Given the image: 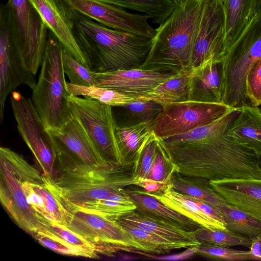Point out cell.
Instances as JSON below:
<instances>
[{"label":"cell","instance_id":"1","mask_svg":"<svg viewBox=\"0 0 261 261\" xmlns=\"http://www.w3.org/2000/svg\"><path fill=\"white\" fill-rule=\"evenodd\" d=\"M240 109L188 133L159 139L181 175L210 181L225 178H261L258 159L226 134Z\"/></svg>","mask_w":261,"mask_h":261},{"label":"cell","instance_id":"2","mask_svg":"<svg viewBox=\"0 0 261 261\" xmlns=\"http://www.w3.org/2000/svg\"><path fill=\"white\" fill-rule=\"evenodd\" d=\"M69 12L74 38L94 72L138 68L145 61L152 39L109 28L70 7Z\"/></svg>","mask_w":261,"mask_h":261},{"label":"cell","instance_id":"3","mask_svg":"<svg viewBox=\"0 0 261 261\" xmlns=\"http://www.w3.org/2000/svg\"><path fill=\"white\" fill-rule=\"evenodd\" d=\"M210 0H185L156 29L140 67L161 73H191L194 46Z\"/></svg>","mask_w":261,"mask_h":261},{"label":"cell","instance_id":"4","mask_svg":"<svg viewBox=\"0 0 261 261\" xmlns=\"http://www.w3.org/2000/svg\"><path fill=\"white\" fill-rule=\"evenodd\" d=\"M55 165V177L45 179L60 202L72 206L107 198L134 185L133 164L85 165L56 154Z\"/></svg>","mask_w":261,"mask_h":261},{"label":"cell","instance_id":"5","mask_svg":"<svg viewBox=\"0 0 261 261\" xmlns=\"http://www.w3.org/2000/svg\"><path fill=\"white\" fill-rule=\"evenodd\" d=\"M63 45L49 30L38 81L32 101L47 130H58L72 117L62 62Z\"/></svg>","mask_w":261,"mask_h":261},{"label":"cell","instance_id":"6","mask_svg":"<svg viewBox=\"0 0 261 261\" xmlns=\"http://www.w3.org/2000/svg\"><path fill=\"white\" fill-rule=\"evenodd\" d=\"M0 16L5 19L9 37L23 63L35 75L45 53L48 27L29 0H8L1 5Z\"/></svg>","mask_w":261,"mask_h":261},{"label":"cell","instance_id":"7","mask_svg":"<svg viewBox=\"0 0 261 261\" xmlns=\"http://www.w3.org/2000/svg\"><path fill=\"white\" fill-rule=\"evenodd\" d=\"M34 168L20 154L1 147V202L16 223L30 235L48 223L28 203L22 188V181Z\"/></svg>","mask_w":261,"mask_h":261},{"label":"cell","instance_id":"8","mask_svg":"<svg viewBox=\"0 0 261 261\" xmlns=\"http://www.w3.org/2000/svg\"><path fill=\"white\" fill-rule=\"evenodd\" d=\"M62 204L68 217L66 227L92 244L99 254L113 256L119 251L135 252L143 256L149 253L145 247L117 221Z\"/></svg>","mask_w":261,"mask_h":261},{"label":"cell","instance_id":"9","mask_svg":"<svg viewBox=\"0 0 261 261\" xmlns=\"http://www.w3.org/2000/svg\"><path fill=\"white\" fill-rule=\"evenodd\" d=\"M68 101L71 116L81 123L105 161L125 165L117 141L112 107L72 95Z\"/></svg>","mask_w":261,"mask_h":261},{"label":"cell","instance_id":"10","mask_svg":"<svg viewBox=\"0 0 261 261\" xmlns=\"http://www.w3.org/2000/svg\"><path fill=\"white\" fill-rule=\"evenodd\" d=\"M240 107L224 101L205 102L194 100L163 106L162 112L151 122L159 139L188 133L212 123Z\"/></svg>","mask_w":261,"mask_h":261},{"label":"cell","instance_id":"11","mask_svg":"<svg viewBox=\"0 0 261 261\" xmlns=\"http://www.w3.org/2000/svg\"><path fill=\"white\" fill-rule=\"evenodd\" d=\"M10 99L18 130L32 152L42 175L53 179L56 168L53 141L32 100L15 91L11 93Z\"/></svg>","mask_w":261,"mask_h":261},{"label":"cell","instance_id":"12","mask_svg":"<svg viewBox=\"0 0 261 261\" xmlns=\"http://www.w3.org/2000/svg\"><path fill=\"white\" fill-rule=\"evenodd\" d=\"M72 9L114 30L152 39L156 29L145 14L132 13L114 5L98 0H62Z\"/></svg>","mask_w":261,"mask_h":261},{"label":"cell","instance_id":"13","mask_svg":"<svg viewBox=\"0 0 261 261\" xmlns=\"http://www.w3.org/2000/svg\"><path fill=\"white\" fill-rule=\"evenodd\" d=\"M224 18L218 0H210L194 48L191 72L211 62H222L226 56Z\"/></svg>","mask_w":261,"mask_h":261},{"label":"cell","instance_id":"14","mask_svg":"<svg viewBox=\"0 0 261 261\" xmlns=\"http://www.w3.org/2000/svg\"><path fill=\"white\" fill-rule=\"evenodd\" d=\"M35 75L25 66L14 43L9 37L5 19L0 16V122L4 116L7 96L20 85L33 89Z\"/></svg>","mask_w":261,"mask_h":261},{"label":"cell","instance_id":"15","mask_svg":"<svg viewBox=\"0 0 261 261\" xmlns=\"http://www.w3.org/2000/svg\"><path fill=\"white\" fill-rule=\"evenodd\" d=\"M51 138L55 154L85 165H102L101 156L81 123L73 117L58 130H47Z\"/></svg>","mask_w":261,"mask_h":261},{"label":"cell","instance_id":"16","mask_svg":"<svg viewBox=\"0 0 261 261\" xmlns=\"http://www.w3.org/2000/svg\"><path fill=\"white\" fill-rule=\"evenodd\" d=\"M176 75L138 68L95 72V79L97 86L131 97L148 98L159 85Z\"/></svg>","mask_w":261,"mask_h":261},{"label":"cell","instance_id":"17","mask_svg":"<svg viewBox=\"0 0 261 261\" xmlns=\"http://www.w3.org/2000/svg\"><path fill=\"white\" fill-rule=\"evenodd\" d=\"M49 30L80 63L89 67L88 61L73 34L69 7L62 0H29Z\"/></svg>","mask_w":261,"mask_h":261},{"label":"cell","instance_id":"18","mask_svg":"<svg viewBox=\"0 0 261 261\" xmlns=\"http://www.w3.org/2000/svg\"><path fill=\"white\" fill-rule=\"evenodd\" d=\"M28 203L39 215L49 221L67 226L66 211L42 175L34 168L22 183Z\"/></svg>","mask_w":261,"mask_h":261},{"label":"cell","instance_id":"19","mask_svg":"<svg viewBox=\"0 0 261 261\" xmlns=\"http://www.w3.org/2000/svg\"><path fill=\"white\" fill-rule=\"evenodd\" d=\"M209 183L226 202L261 220V178H225Z\"/></svg>","mask_w":261,"mask_h":261},{"label":"cell","instance_id":"20","mask_svg":"<svg viewBox=\"0 0 261 261\" xmlns=\"http://www.w3.org/2000/svg\"><path fill=\"white\" fill-rule=\"evenodd\" d=\"M231 121L227 135L238 145L261 155V110L258 107L244 104Z\"/></svg>","mask_w":261,"mask_h":261},{"label":"cell","instance_id":"21","mask_svg":"<svg viewBox=\"0 0 261 261\" xmlns=\"http://www.w3.org/2000/svg\"><path fill=\"white\" fill-rule=\"evenodd\" d=\"M129 186L125 191L140 212L159 220L165 221L189 231L201 227L193 220L168 206L143 189Z\"/></svg>","mask_w":261,"mask_h":261},{"label":"cell","instance_id":"22","mask_svg":"<svg viewBox=\"0 0 261 261\" xmlns=\"http://www.w3.org/2000/svg\"><path fill=\"white\" fill-rule=\"evenodd\" d=\"M190 74V100L205 102L224 101L222 62L208 63Z\"/></svg>","mask_w":261,"mask_h":261},{"label":"cell","instance_id":"23","mask_svg":"<svg viewBox=\"0 0 261 261\" xmlns=\"http://www.w3.org/2000/svg\"><path fill=\"white\" fill-rule=\"evenodd\" d=\"M118 223L133 226L168 240L179 242L193 243L200 245L193 231L146 215L136 210L118 219Z\"/></svg>","mask_w":261,"mask_h":261},{"label":"cell","instance_id":"24","mask_svg":"<svg viewBox=\"0 0 261 261\" xmlns=\"http://www.w3.org/2000/svg\"><path fill=\"white\" fill-rule=\"evenodd\" d=\"M149 193L168 206L193 220L202 227L212 230H228L226 227L205 214L192 197L174 190L169 184L162 193Z\"/></svg>","mask_w":261,"mask_h":261},{"label":"cell","instance_id":"25","mask_svg":"<svg viewBox=\"0 0 261 261\" xmlns=\"http://www.w3.org/2000/svg\"><path fill=\"white\" fill-rule=\"evenodd\" d=\"M118 145L125 165H133L154 134L151 122L127 126H116Z\"/></svg>","mask_w":261,"mask_h":261},{"label":"cell","instance_id":"26","mask_svg":"<svg viewBox=\"0 0 261 261\" xmlns=\"http://www.w3.org/2000/svg\"><path fill=\"white\" fill-rule=\"evenodd\" d=\"M61 203L79 210L100 215L114 221H117L137 208L133 201L125 191V189L107 198L88 202L78 206Z\"/></svg>","mask_w":261,"mask_h":261},{"label":"cell","instance_id":"27","mask_svg":"<svg viewBox=\"0 0 261 261\" xmlns=\"http://www.w3.org/2000/svg\"><path fill=\"white\" fill-rule=\"evenodd\" d=\"M190 73L177 74L159 85L148 98L163 106L190 100Z\"/></svg>","mask_w":261,"mask_h":261},{"label":"cell","instance_id":"28","mask_svg":"<svg viewBox=\"0 0 261 261\" xmlns=\"http://www.w3.org/2000/svg\"><path fill=\"white\" fill-rule=\"evenodd\" d=\"M169 185L174 190L202 200L213 206L220 207L226 201L211 187L209 181L196 179L174 173Z\"/></svg>","mask_w":261,"mask_h":261},{"label":"cell","instance_id":"29","mask_svg":"<svg viewBox=\"0 0 261 261\" xmlns=\"http://www.w3.org/2000/svg\"><path fill=\"white\" fill-rule=\"evenodd\" d=\"M220 208L228 230L251 239L261 234V220L227 202Z\"/></svg>","mask_w":261,"mask_h":261},{"label":"cell","instance_id":"30","mask_svg":"<svg viewBox=\"0 0 261 261\" xmlns=\"http://www.w3.org/2000/svg\"><path fill=\"white\" fill-rule=\"evenodd\" d=\"M119 224L151 254H165L173 250L199 246L193 243L171 241L133 226Z\"/></svg>","mask_w":261,"mask_h":261},{"label":"cell","instance_id":"31","mask_svg":"<svg viewBox=\"0 0 261 261\" xmlns=\"http://www.w3.org/2000/svg\"><path fill=\"white\" fill-rule=\"evenodd\" d=\"M67 90L73 96H82L112 107H119L144 98L129 96L113 90L96 85H75L67 82Z\"/></svg>","mask_w":261,"mask_h":261},{"label":"cell","instance_id":"32","mask_svg":"<svg viewBox=\"0 0 261 261\" xmlns=\"http://www.w3.org/2000/svg\"><path fill=\"white\" fill-rule=\"evenodd\" d=\"M197 241L201 244L232 247H250L252 239L229 230H212L200 227L193 231Z\"/></svg>","mask_w":261,"mask_h":261},{"label":"cell","instance_id":"33","mask_svg":"<svg viewBox=\"0 0 261 261\" xmlns=\"http://www.w3.org/2000/svg\"><path fill=\"white\" fill-rule=\"evenodd\" d=\"M119 107L125 110L128 117L126 123L122 126L152 122L163 109L162 105L149 98L141 99Z\"/></svg>","mask_w":261,"mask_h":261},{"label":"cell","instance_id":"34","mask_svg":"<svg viewBox=\"0 0 261 261\" xmlns=\"http://www.w3.org/2000/svg\"><path fill=\"white\" fill-rule=\"evenodd\" d=\"M62 62L64 72L69 83L80 86L95 85V72L77 61L63 45Z\"/></svg>","mask_w":261,"mask_h":261},{"label":"cell","instance_id":"35","mask_svg":"<svg viewBox=\"0 0 261 261\" xmlns=\"http://www.w3.org/2000/svg\"><path fill=\"white\" fill-rule=\"evenodd\" d=\"M31 236L41 245L57 253L70 256L88 257L85 252L45 228L40 229Z\"/></svg>","mask_w":261,"mask_h":261},{"label":"cell","instance_id":"36","mask_svg":"<svg viewBox=\"0 0 261 261\" xmlns=\"http://www.w3.org/2000/svg\"><path fill=\"white\" fill-rule=\"evenodd\" d=\"M175 172V165L168 157L159 140L153 162L146 178L168 184Z\"/></svg>","mask_w":261,"mask_h":261},{"label":"cell","instance_id":"37","mask_svg":"<svg viewBox=\"0 0 261 261\" xmlns=\"http://www.w3.org/2000/svg\"><path fill=\"white\" fill-rule=\"evenodd\" d=\"M45 228L62 238L69 244L85 252L87 255L88 258H99V253L92 244L66 226L49 221Z\"/></svg>","mask_w":261,"mask_h":261},{"label":"cell","instance_id":"38","mask_svg":"<svg viewBox=\"0 0 261 261\" xmlns=\"http://www.w3.org/2000/svg\"><path fill=\"white\" fill-rule=\"evenodd\" d=\"M245 0H228L224 14L226 55L230 47L238 22L244 12Z\"/></svg>","mask_w":261,"mask_h":261},{"label":"cell","instance_id":"39","mask_svg":"<svg viewBox=\"0 0 261 261\" xmlns=\"http://www.w3.org/2000/svg\"><path fill=\"white\" fill-rule=\"evenodd\" d=\"M198 252L208 257L229 261L257 260L250 250L242 251L230 249L229 247L200 244L198 247Z\"/></svg>","mask_w":261,"mask_h":261},{"label":"cell","instance_id":"40","mask_svg":"<svg viewBox=\"0 0 261 261\" xmlns=\"http://www.w3.org/2000/svg\"><path fill=\"white\" fill-rule=\"evenodd\" d=\"M158 141V138L154 134L134 163L133 177L134 184L137 180L147 177L153 162Z\"/></svg>","mask_w":261,"mask_h":261},{"label":"cell","instance_id":"41","mask_svg":"<svg viewBox=\"0 0 261 261\" xmlns=\"http://www.w3.org/2000/svg\"><path fill=\"white\" fill-rule=\"evenodd\" d=\"M246 97L251 105L261 106V58L252 66L246 79Z\"/></svg>","mask_w":261,"mask_h":261},{"label":"cell","instance_id":"42","mask_svg":"<svg viewBox=\"0 0 261 261\" xmlns=\"http://www.w3.org/2000/svg\"><path fill=\"white\" fill-rule=\"evenodd\" d=\"M169 184L159 182L144 178L136 180L134 186L140 187L146 192L157 194L163 192L166 189Z\"/></svg>","mask_w":261,"mask_h":261},{"label":"cell","instance_id":"43","mask_svg":"<svg viewBox=\"0 0 261 261\" xmlns=\"http://www.w3.org/2000/svg\"><path fill=\"white\" fill-rule=\"evenodd\" d=\"M198 246L189 247L188 248V249H187V250L182 252L180 254L166 256L163 257H154V258L167 260H180L186 259L191 256L195 252H198Z\"/></svg>","mask_w":261,"mask_h":261},{"label":"cell","instance_id":"44","mask_svg":"<svg viewBox=\"0 0 261 261\" xmlns=\"http://www.w3.org/2000/svg\"><path fill=\"white\" fill-rule=\"evenodd\" d=\"M250 250L257 260H261V234L252 239Z\"/></svg>","mask_w":261,"mask_h":261},{"label":"cell","instance_id":"45","mask_svg":"<svg viewBox=\"0 0 261 261\" xmlns=\"http://www.w3.org/2000/svg\"><path fill=\"white\" fill-rule=\"evenodd\" d=\"M218 1L220 3V4H221V5L222 7V9L223 10V13H225L226 8H227V6L228 0H218Z\"/></svg>","mask_w":261,"mask_h":261},{"label":"cell","instance_id":"46","mask_svg":"<svg viewBox=\"0 0 261 261\" xmlns=\"http://www.w3.org/2000/svg\"><path fill=\"white\" fill-rule=\"evenodd\" d=\"M173 2L176 6L179 5L185 0H171Z\"/></svg>","mask_w":261,"mask_h":261},{"label":"cell","instance_id":"47","mask_svg":"<svg viewBox=\"0 0 261 261\" xmlns=\"http://www.w3.org/2000/svg\"><path fill=\"white\" fill-rule=\"evenodd\" d=\"M259 164L261 168V155L258 158Z\"/></svg>","mask_w":261,"mask_h":261}]
</instances>
